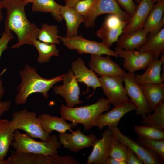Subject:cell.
Here are the masks:
<instances>
[{
    "mask_svg": "<svg viewBox=\"0 0 164 164\" xmlns=\"http://www.w3.org/2000/svg\"><path fill=\"white\" fill-rule=\"evenodd\" d=\"M140 0H135V2L137 3L138 4Z\"/></svg>",
    "mask_w": 164,
    "mask_h": 164,
    "instance_id": "bcb514c9",
    "label": "cell"
},
{
    "mask_svg": "<svg viewBox=\"0 0 164 164\" xmlns=\"http://www.w3.org/2000/svg\"><path fill=\"white\" fill-rule=\"evenodd\" d=\"M114 51L118 54V57L124 59L123 66L130 73L145 70L154 60V54L152 51L125 50L117 46L115 48Z\"/></svg>",
    "mask_w": 164,
    "mask_h": 164,
    "instance_id": "ba28073f",
    "label": "cell"
},
{
    "mask_svg": "<svg viewBox=\"0 0 164 164\" xmlns=\"http://www.w3.org/2000/svg\"><path fill=\"white\" fill-rule=\"evenodd\" d=\"M128 22L117 15L110 14L105 18L95 35L109 48L117 41Z\"/></svg>",
    "mask_w": 164,
    "mask_h": 164,
    "instance_id": "9c48e42d",
    "label": "cell"
},
{
    "mask_svg": "<svg viewBox=\"0 0 164 164\" xmlns=\"http://www.w3.org/2000/svg\"><path fill=\"white\" fill-rule=\"evenodd\" d=\"M27 4L23 0H2V8L7 11L5 30L12 31L18 39L17 43L12 46V49L19 48L25 44L32 45L37 39L39 28L27 19L25 12Z\"/></svg>",
    "mask_w": 164,
    "mask_h": 164,
    "instance_id": "6da1fadb",
    "label": "cell"
},
{
    "mask_svg": "<svg viewBox=\"0 0 164 164\" xmlns=\"http://www.w3.org/2000/svg\"><path fill=\"white\" fill-rule=\"evenodd\" d=\"M155 3L159 2H164V0H153Z\"/></svg>",
    "mask_w": 164,
    "mask_h": 164,
    "instance_id": "f6af8a7d",
    "label": "cell"
},
{
    "mask_svg": "<svg viewBox=\"0 0 164 164\" xmlns=\"http://www.w3.org/2000/svg\"><path fill=\"white\" fill-rule=\"evenodd\" d=\"M108 127L111 130L115 138L133 151L142 160L144 164L163 163V161L157 154L124 135L117 127Z\"/></svg>",
    "mask_w": 164,
    "mask_h": 164,
    "instance_id": "7c38bea8",
    "label": "cell"
},
{
    "mask_svg": "<svg viewBox=\"0 0 164 164\" xmlns=\"http://www.w3.org/2000/svg\"><path fill=\"white\" fill-rule=\"evenodd\" d=\"M60 40L63 45L70 50H75L80 54H90L91 55H106L118 58L115 51L111 49L103 42L90 40L82 35H77L70 37H61Z\"/></svg>",
    "mask_w": 164,
    "mask_h": 164,
    "instance_id": "8992f818",
    "label": "cell"
},
{
    "mask_svg": "<svg viewBox=\"0 0 164 164\" xmlns=\"http://www.w3.org/2000/svg\"><path fill=\"white\" fill-rule=\"evenodd\" d=\"M88 66L101 76H123L126 73L120 66L113 61L110 56L91 55Z\"/></svg>",
    "mask_w": 164,
    "mask_h": 164,
    "instance_id": "2e32d148",
    "label": "cell"
},
{
    "mask_svg": "<svg viewBox=\"0 0 164 164\" xmlns=\"http://www.w3.org/2000/svg\"><path fill=\"white\" fill-rule=\"evenodd\" d=\"M104 164H125V163L109 156Z\"/></svg>",
    "mask_w": 164,
    "mask_h": 164,
    "instance_id": "60d3db41",
    "label": "cell"
},
{
    "mask_svg": "<svg viewBox=\"0 0 164 164\" xmlns=\"http://www.w3.org/2000/svg\"><path fill=\"white\" fill-rule=\"evenodd\" d=\"M32 45L39 53L37 61L39 63L49 62L52 56H59V50L55 44L44 43L36 39L33 42Z\"/></svg>",
    "mask_w": 164,
    "mask_h": 164,
    "instance_id": "f546056e",
    "label": "cell"
},
{
    "mask_svg": "<svg viewBox=\"0 0 164 164\" xmlns=\"http://www.w3.org/2000/svg\"><path fill=\"white\" fill-rule=\"evenodd\" d=\"M11 106V102L9 101H0V118L5 112L8 111Z\"/></svg>",
    "mask_w": 164,
    "mask_h": 164,
    "instance_id": "ab89813d",
    "label": "cell"
},
{
    "mask_svg": "<svg viewBox=\"0 0 164 164\" xmlns=\"http://www.w3.org/2000/svg\"><path fill=\"white\" fill-rule=\"evenodd\" d=\"M32 6L33 12H50L52 16L57 21L63 19L60 14L61 5L54 0H34Z\"/></svg>",
    "mask_w": 164,
    "mask_h": 164,
    "instance_id": "f1b7e54d",
    "label": "cell"
},
{
    "mask_svg": "<svg viewBox=\"0 0 164 164\" xmlns=\"http://www.w3.org/2000/svg\"><path fill=\"white\" fill-rule=\"evenodd\" d=\"M27 3L28 4L29 3H32L33 1L34 0H23Z\"/></svg>",
    "mask_w": 164,
    "mask_h": 164,
    "instance_id": "ee69618b",
    "label": "cell"
},
{
    "mask_svg": "<svg viewBox=\"0 0 164 164\" xmlns=\"http://www.w3.org/2000/svg\"><path fill=\"white\" fill-rule=\"evenodd\" d=\"M136 142L142 146L156 153L164 161V140L149 139L138 136Z\"/></svg>",
    "mask_w": 164,
    "mask_h": 164,
    "instance_id": "e575fe53",
    "label": "cell"
},
{
    "mask_svg": "<svg viewBox=\"0 0 164 164\" xmlns=\"http://www.w3.org/2000/svg\"><path fill=\"white\" fill-rule=\"evenodd\" d=\"M128 147L119 142L113 134L109 151V156L125 163Z\"/></svg>",
    "mask_w": 164,
    "mask_h": 164,
    "instance_id": "836d02e7",
    "label": "cell"
},
{
    "mask_svg": "<svg viewBox=\"0 0 164 164\" xmlns=\"http://www.w3.org/2000/svg\"><path fill=\"white\" fill-rule=\"evenodd\" d=\"M2 0H0V23L3 19V15L2 9L3 8L2 4Z\"/></svg>",
    "mask_w": 164,
    "mask_h": 164,
    "instance_id": "7bdbcfd3",
    "label": "cell"
},
{
    "mask_svg": "<svg viewBox=\"0 0 164 164\" xmlns=\"http://www.w3.org/2000/svg\"><path fill=\"white\" fill-rule=\"evenodd\" d=\"M65 3V5L73 7L76 4L81 0H63Z\"/></svg>",
    "mask_w": 164,
    "mask_h": 164,
    "instance_id": "b9f144b4",
    "label": "cell"
},
{
    "mask_svg": "<svg viewBox=\"0 0 164 164\" xmlns=\"http://www.w3.org/2000/svg\"><path fill=\"white\" fill-rule=\"evenodd\" d=\"M68 133H60L58 138L63 147L73 152H77L84 149L93 147L98 139L94 133L86 135L78 129Z\"/></svg>",
    "mask_w": 164,
    "mask_h": 164,
    "instance_id": "5bb4252c",
    "label": "cell"
},
{
    "mask_svg": "<svg viewBox=\"0 0 164 164\" xmlns=\"http://www.w3.org/2000/svg\"><path fill=\"white\" fill-rule=\"evenodd\" d=\"M113 133L108 128L102 135V138L95 142L87 158V164H104L109 156V148Z\"/></svg>",
    "mask_w": 164,
    "mask_h": 164,
    "instance_id": "ac0fdd59",
    "label": "cell"
},
{
    "mask_svg": "<svg viewBox=\"0 0 164 164\" xmlns=\"http://www.w3.org/2000/svg\"><path fill=\"white\" fill-rule=\"evenodd\" d=\"M19 73L21 80L17 88L18 93L15 100L17 105L26 104L29 96L33 93H41L46 99L48 98L49 90L55 84L63 80L65 74L51 79H45L38 74L35 68L28 64L25 65L23 70H20Z\"/></svg>",
    "mask_w": 164,
    "mask_h": 164,
    "instance_id": "7a4b0ae2",
    "label": "cell"
},
{
    "mask_svg": "<svg viewBox=\"0 0 164 164\" xmlns=\"http://www.w3.org/2000/svg\"><path fill=\"white\" fill-rule=\"evenodd\" d=\"M155 3L153 0H140L122 34H126L143 28L145 20Z\"/></svg>",
    "mask_w": 164,
    "mask_h": 164,
    "instance_id": "d6986e66",
    "label": "cell"
},
{
    "mask_svg": "<svg viewBox=\"0 0 164 164\" xmlns=\"http://www.w3.org/2000/svg\"><path fill=\"white\" fill-rule=\"evenodd\" d=\"M150 113L142 117L141 123L144 125L164 129V102L162 101Z\"/></svg>",
    "mask_w": 164,
    "mask_h": 164,
    "instance_id": "1f68e13d",
    "label": "cell"
},
{
    "mask_svg": "<svg viewBox=\"0 0 164 164\" xmlns=\"http://www.w3.org/2000/svg\"><path fill=\"white\" fill-rule=\"evenodd\" d=\"M125 162L126 164H144L142 160L128 148Z\"/></svg>",
    "mask_w": 164,
    "mask_h": 164,
    "instance_id": "f35d334b",
    "label": "cell"
},
{
    "mask_svg": "<svg viewBox=\"0 0 164 164\" xmlns=\"http://www.w3.org/2000/svg\"><path fill=\"white\" fill-rule=\"evenodd\" d=\"M37 118L42 129L49 135L53 131L60 133L66 132L68 130L71 132V129L78 124L74 122L68 124L61 117L52 116L46 113L39 115Z\"/></svg>",
    "mask_w": 164,
    "mask_h": 164,
    "instance_id": "ffe728a7",
    "label": "cell"
},
{
    "mask_svg": "<svg viewBox=\"0 0 164 164\" xmlns=\"http://www.w3.org/2000/svg\"><path fill=\"white\" fill-rule=\"evenodd\" d=\"M11 127L14 130L21 129L32 138L42 141L48 140L49 135L42 129L36 112L24 109L14 112L10 121Z\"/></svg>",
    "mask_w": 164,
    "mask_h": 164,
    "instance_id": "5b68a950",
    "label": "cell"
},
{
    "mask_svg": "<svg viewBox=\"0 0 164 164\" xmlns=\"http://www.w3.org/2000/svg\"><path fill=\"white\" fill-rule=\"evenodd\" d=\"M4 164H50V155L12 151Z\"/></svg>",
    "mask_w": 164,
    "mask_h": 164,
    "instance_id": "cb8c5ba5",
    "label": "cell"
},
{
    "mask_svg": "<svg viewBox=\"0 0 164 164\" xmlns=\"http://www.w3.org/2000/svg\"><path fill=\"white\" fill-rule=\"evenodd\" d=\"M120 6L131 17L135 11L137 5L133 0H116Z\"/></svg>",
    "mask_w": 164,
    "mask_h": 164,
    "instance_id": "74e56055",
    "label": "cell"
},
{
    "mask_svg": "<svg viewBox=\"0 0 164 164\" xmlns=\"http://www.w3.org/2000/svg\"><path fill=\"white\" fill-rule=\"evenodd\" d=\"M138 50L143 52L152 51L154 60L158 59L164 52V28L153 35H149L144 42Z\"/></svg>",
    "mask_w": 164,
    "mask_h": 164,
    "instance_id": "4316f807",
    "label": "cell"
},
{
    "mask_svg": "<svg viewBox=\"0 0 164 164\" xmlns=\"http://www.w3.org/2000/svg\"><path fill=\"white\" fill-rule=\"evenodd\" d=\"M135 104L129 99L128 101L117 106L107 113L100 114L94 124V127L101 130L103 128L117 127L121 119L126 114L135 110Z\"/></svg>",
    "mask_w": 164,
    "mask_h": 164,
    "instance_id": "9a60e30c",
    "label": "cell"
},
{
    "mask_svg": "<svg viewBox=\"0 0 164 164\" xmlns=\"http://www.w3.org/2000/svg\"><path fill=\"white\" fill-rule=\"evenodd\" d=\"M60 14L66 23L67 32L65 37H70L77 35L80 25L85 19L73 7L66 5L60 6Z\"/></svg>",
    "mask_w": 164,
    "mask_h": 164,
    "instance_id": "7402d4cb",
    "label": "cell"
},
{
    "mask_svg": "<svg viewBox=\"0 0 164 164\" xmlns=\"http://www.w3.org/2000/svg\"><path fill=\"white\" fill-rule=\"evenodd\" d=\"M115 15L128 21L131 16L120 6L116 0H98L89 13L84 18L86 28H92L99 15L105 14Z\"/></svg>",
    "mask_w": 164,
    "mask_h": 164,
    "instance_id": "8fae6325",
    "label": "cell"
},
{
    "mask_svg": "<svg viewBox=\"0 0 164 164\" xmlns=\"http://www.w3.org/2000/svg\"><path fill=\"white\" fill-rule=\"evenodd\" d=\"M161 58L154 60L142 74L135 75V80L138 84H159L164 81L161 74V66L164 63V53L161 54Z\"/></svg>",
    "mask_w": 164,
    "mask_h": 164,
    "instance_id": "44dd1931",
    "label": "cell"
},
{
    "mask_svg": "<svg viewBox=\"0 0 164 164\" xmlns=\"http://www.w3.org/2000/svg\"><path fill=\"white\" fill-rule=\"evenodd\" d=\"M14 38L13 34L12 31L5 30L0 37V58L2 53L8 47V44L9 41ZM5 91L2 83L0 80V101L4 94Z\"/></svg>",
    "mask_w": 164,
    "mask_h": 164,
    "instance_id": "d590c367",
    "label": "cell"
},
{
    "mask_svg": "<svg viewBox=\"0 0 164 164\" xmlns=\"http://www.w3.org/2000/svg\"><path fill=\"white\" fill-rule=\"evenodd\" d=\"M15 131L10 126V121L6 119H0V160L2 164L14 140Z\"/></svg>",
    "mask_w": 164,
    "mask_h": 164,
    "instance_id": "83f0119b",
    "label": "cell"
},
{
    "mask_svg": "<svg viewBox=\"0 0 164 164\" xmlns=\"http://www.w3.org/2000/svg\"><path fill=\"white\" fill-rule=\"evenodd\" d=\"M70 69L73 72L77 82L87 85V89L84 94L89 91V87H92L93 92L90 96V97L93 94L97 88L101 87L99 78L93 70L89 69L86 67L83 60L80 57L72 62Z\"/></svg>",
    "mask_w": 164,
    "mask_h": 164,
    "instance_id": "e0dca14e",
    "label": "cell"
},
{
    "mask_svg": "<svg viewBox=\"0 0 164 164\" xmlns=\"http://www.w3.org/2000/svg\"><path fill=\"white\" fill-rule=\"evenodd\" d=\"M149 105L150 112L164 100V83L139 84Z\"/></svg>",
    "mask_w": 164,
    "mask_h": 164,
    "instance_id": "484cf974",
    "label": "cell"
},
{
    "mask_svg": "<svg viewBox=\"0 0 164 164\" xmlns=\"http://www.w3.org/2000/svg\"><path fill=\"white\" fill-rule=\"evenodd\" d=\"M0 164H2V162L0 160Z\"/></svg>",
    "mask_w": 164,
    "mask_h": 164,
    "instance_id": "7dc6e473",
    "label": "cell"
},
{
    "mask_svg": "<svg viewBox=\"0 0 164 164\" xmlns=\"http://www.w3.org/2000/svg\"><path fill=\"white\" fill-rule=\"evenodd\" d=\"M111 104L107 99L101 97L95 103L85 106L70 108L62 104L60 112L61 117L82 124L84 130L87 131L94 127L95 121L100 114L109 109Z\"/></svg>",
    "mask_w": 164,
    "mask_h": 164,
    "instance_id": "3957f363",
    "label": "cell"
},
{
    "mask_svg": "<svg viewBox=\"0 0 164 164\" xmlns=\"http://www.w3.org/2000/svg\"><path fill=\"white\" fill-rule=\"evenodd\" d=\"M14 140L11 145L19 152H29L46 155H58L61 145L58 137L55 135L50 136L47 141L38 142L28 134H22L18 130L14 133Z\"/></svg>",
    "mask_w": 164,
    "mask_h": 164,
    "instance_id": "277c9868",
    "label": "cell"
},
{
    "mask_svg": "<svg viewBox=\"0 0 164 164\" xmlns=\"http://www.w3.org/2000/svg\"><path fill=\"white\" fill-rule=\"evenodd\" d=\"M155 3L149 12L143 27L150 35L158 32L164 24V2Z\"/></svg>",
    "mask_w": 164,
    "mask_h": 164,
    "instance_id": "603a6c76",
    "label": "cell"
},
{
    "mask_svg": "<svg viewBox=\"0 0 164 164\" xmlns=\"http://www.w3.org/2000/svg\"><path fill=\"white\" fill-rule=\"evenodd\" d=\"M63 84L56 85L52 88L55 94L62 96L65 101L66 106L73 107L83 103L79 99L80 88L78 82L71 69L65 73L63 78Z\"/></svg>",
    "mask_w": 164,
    "mask_h": 164,
    "instance_id": "4fadbf2b",
    "label": "cell"
},
{
    "mask_svg": "<svg viewBox=\"0 0 164 164\" xmlns=\"http://www.w3.org/2000/svg\"><path fill=\"white\" fill-rule=\"evenodd\" d=\"M135 75L134 73H126L123 76V82L128 96L135 106L136 114L143 117L151 112L143 92L135 80Z\"/></svg>",
    "mask_w": 164,
    "mask_h": 164,
    "instance_id": "30bf717a",
    "label": "cell"
},
{
    "mask_svg": "<svg viewBox=\"0 0 164 164\" xmlns=\"http://www.w3.org/2000/svg\"><path fill=\"white\" fill-rule=\"evenodd\" d=\"M123 76H101L99 78L104 94L114 107L129 99L123 84Z\"/></svg>",
    "mask_w": 164,
    "mask_h": 164,
    "instance_id": "52a82bcc",
    "label": "cell"
},
{
    "mask_svg": "<svg viewBox=\"0 0 164 164\" xmlns=\"http://www.w3.org/2000/svg\"><path fill=\"white\" fill-rule=\"evenodd\" d=\"M134 130L139 137L149 139L164 140L163 129L144 125L135 126Z\"/></svg>",
    "mask_w": 164,
    "mask_h": 164,
    "instance_id": "d6a6232c",
    "label": "cell"
},
{
    "mask_svg": "<svg viewBox=\"0 0 164 164\" xmlns=\"http://www.w3.org/2000/svg\"><path fill=\"white\" fill-rule=\"evenodd\" d=\"M59 32L57 25L44 23L39 28L37 39L46 43L59 44L61 36L58 34Z\"/></svg>",
    "mask_w": 164,
    "mask_h": 164,
    "instance_id": "4dcf8cb0",
    "label": "cell"
},
{
    "mask_svg": "<svg viewBox=\"0 0 164 164\" xmlns=\"http://www.w3.org/2000/svg\"><path fill=\"white\" fill-rule=\"evenodd\" d=\"M148 32L144 29L126 34H121L116 42L117 46L125 50H138L145 41Z\"/></svg>",
    "mask_w": 164,
    "mask_h": 164,
    "instance_id": "d4e9b609",
    "label": "cell"
},
{
    "mask_svg": "<svg viewBox=\"0 0 164 164\" xmlns=\"http://www.w3.org/2000/svg\"><path fill=\"white\" fill-rule=\"evenodd\" d=\"M98 0H81L73 7L75 10L84 18L91 11Z\"/></svg>",
    "mask_w": 164,
    "mask_h": 164,
    "instance_id": "8d00e7d4",
    "label": "cell"
}]
</instances>
